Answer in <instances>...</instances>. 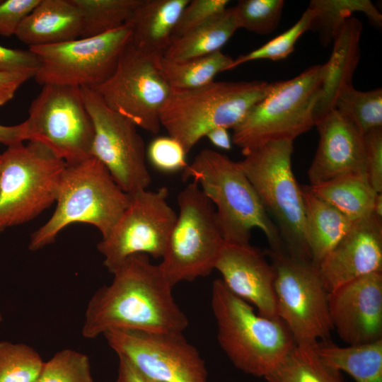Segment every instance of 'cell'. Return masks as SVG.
<instances>
[{"mask_svg":"<svg viewBox=\"0 0 382 382\" xmlns=\"http://www.w3.org/2000/svg\"><path fill=\"white\" fill-rule=\"evenodd\" d=\"M112 282L88 302L81 334L95 339L115 329L183 332L188 320L175 303L159 265L134 254L112 273Z\"/></svg>","mask_w":382,"mask_h":382,"instance_id":"cell-1","label":"cell"},{"mask_svg":"<svg viewBox=\"0 0 382 382\" xmlns=\"http://www.w3.org/2000/svg\"><path fill=\"white\" fill-rule=\"evenodd\" d=\"M215 207L225 242L248 245L253 228L262 231L273 250L284 249L279 232L238 162L209 149H202L183 170Z\"/></svg>","mask_w":382,"mask_h":382,"instance_id":"cell-2","label":"cell"},{"mask_svg":"<svg viewBox=\"0 0 382 382\" xmlns=\"http://www.w3.org/2000/svg\"><path fill=\"white\" fill-rule=\"evenodd\" d=\"M211 306L219 345L234 366L246 374L265 378L296 345L279 318L255 313L221 279L212 282Z\"/></svg>","mask_w":382,"mask_h":382,"instance_id":"cell-3","label":"cell"},{"mask_svg":"<svg viewBox=\"0 0 382 382\" xmlns=\"http://www.w3.org/2000/svg\"><path fill=\"white\" fill-rule=\"evenodd\" d=\"M129 202V195L114 180L95 157L66 164L49 220L30 236L29 250L36 251L54 242L70 224L85 223L96 227L105 237Z\"/></svg>","mask_w":382,"mask_h":382,"instance_id":"cell-4","label":"cell"},{"mask_svg":"<svg viewBox=\"0 0 382 382\" xmlns=\"http://www.w3.org/2000/svg\"><path fill=\"white\" fill-rule=\"evenodd\" d=\"M265 81H214L193 89H172L160 123L187 154L212 129L233 128L269 91Z\"/></svg>","mask_w":382,"mask_h":382,"instance_id":"cell-5","label":"cell"},{"mask_svg":"<svg viewBox=\"0 0 382 382\" xmlns=\"http://www.w3.org/2000/svg\"><path fill=\"white\" fill-rule=\"evenodd\" d=\"M323 64L286 81L272 82L267 93L233 128L232 142L243 154L279 141H294L315 126Z\"/></svg>","mask_w":382,"mask_h":382,"instance_id":"cell-6","label":"cell"},{"mask_svg":"<svg viewBox=\"0 0 382 382\" xmlns=\"http://www.w3.org/2000/svg\"><path fill=\"white\" fill-rule=\"evenodd\" d=\"M293 151V141H274L247 152L238 163L276 225L285 250L311 260L302 189L291 168Z\"/></svg>","mask_w":382,"mask_h":382,"instance_id":"cell-7","label":"cell"},{"mask_svg":"<svg viewBox=\"0 0 382 382\" xmlns=\"http://www.w3.org/2000/svg\"><path fill=\"white\" fill-rule=\"evenodd\" d=\"M0 233L26 223L56 202L66 162L41 143L8 146L1 154Z\"/></svg>","mask_w":382,"mask_h":382,"instance_id":"cell-8","label":"cell"},{"mask_svg":"<svg viewBox=\"0 0 382 382\" xmlns=\"http://www.w3.org/2000/svg\"><path fill=\"white\" fill-rule=\"evenodd\" d=\"M179 214L159 265L173 287L209 275L224 244L213 204L192 182L178 194Z\"/></svg>","mask_w":382,"mask_h":382,"instance_id":"cell-9","label":"cell"},{"mask_svg":"<svg viewBox=\"0 0 382 382\" xmlns=\"http://www.w3.org/2000/svg\"><path fill=\"white\" fill-rule=\"evenodd\" d=\"M274 271L278 317L297 345H314L329 340L333 328L328 295L318 267L311 260L293 256L285 249H268Z\"/></svg>","mask_w":382,"mask_h":382,"instance_id":"cell-10","label":"cell"},{"mask_svg":"<svg viewBox=\"0 0 382 382\" xmlns=\"http://www.w3.org/2000/svg\"><path fill=\"white\" fill-rule=\"evenodd\" d=\"M23 122L26 140L42 144L66 164L91 156L94 129L81 88L43 85Z\"/></svg>","mask_w":382,"mask_h":382,"instance_id":"cell-11","label":"cell"},{"mask_svg":"<svg viewBox=\"0 0 382 382\" xmlns=\"http://www.w3.org/2000/svg\"><path fill=\"white\" fill-rule=\"evenodd\" d=\"M131 36L125 25L93 37L30 47L40 63L34 78L42 86L93 88L112 74Z\"/></svg>","mask_w":382,"mask_h":382,"instance_id":"cell-12","label":"cell"},{"mask_svg":"<svg viewBox=\"0 0 382 382\" xmlns=\"http://www.w3.org/2000/svg\"><path fill=\"white\" fill-rule=\"evenodd\" d=\"M168 194L166 187H161L129 195L127 208L97 244L110 273L134 254L162 258L178 215L167 202Z\"/></svg>","mask_w":382,"mask_h":382,"instance_id":"cell-13","label":"cell"},{"mask_svg":"<svg viewBox=\"0 0 382 382\" xmlns=\"http://www.w3.org/2000/svg\"><path fill=\"white\" fill-rule=\"evenodd\" d=\"M81 91L94 129L91 156L106 168L127 194L147 189L151 177L146 164L145 144L137 127L109 108L93 89L81 88Z\"/></svg>","mask_w":382,"mask_h":382,"instance_id":"cell-14","label":"cell"},{"mask_svg":"<svg viewBox=\"0 0 382 382\" xmlns=\"http://www.w3.org/2000/svg\"><path fill=\"white\" fill-rule=\"evenodd\" d=\"M106 105L151 134L161 128L160 113L170 87L155 59L136 50L129 42L112 74L92 88Z\"/></svg>","mask_w":382,"mask_h":382,"instance_id":"cell-15","label":"cell"},{"mask_svg":"<svg viewBox=\"0 0 382 382\" xmlns=\"http://www.w3.org/2000/svg\"><path fill=\"white\" fill-rule=\"evenodd\" d=\"M117 356L159 382H207L204 361L183 332L130 329L103 335Z\"/></svg>","mask_w":382,"mask_h":382,"instance_id":"cell-16","label":"cell"},{"mask_svg":"<svg viewBox=\"0 0 382 382\" xmlns=\"http://www.w3.org/2000/svg\"><path fill=\"white\" fill-rule=\"evenodd\" d=\"M328 304L333 330L347 345L382 340V272L329 292Z\"/></svg>","mask_w":382,"mask_h":382,"instance_id":"cell-17","label":"cell"},{"mask_svg":"<svg viewBox=\"0 0 382 382\" xmlns=\"http://www.w3.org/2000/svg\"><path fill=\"white\" fill-rule=\"evenodd\" d=\"M317 267L328 293L356 279L382 272V219L372 214L354 222Z\"/></svg>","mask_w":382,"mask_h":382,"instance_id":"cell-18","label":"cell"},{"mask_svg":"<svg viewBox=\"0 0 382 382\" xmlns=\"http://www.w3.org/2000/svg\"><path fill=\"white\" fill-rule=\"evenodd\" d=\"M221 280L235 295L254 305L257 313L279 318L274 294V271L260 249L224 242L215 263Z\"/></svg>","mask_w":382,"mask_h":382,"instance_id":"cell-19","label":"cell"},{"mask_svg":"<svg viewBox=\"0 0 382 382\" xmlns=\"http://www.w3.org/2000/svg\"><path fill=\"white\" fill-rule=\"evenodd\" d=\"M319 141L308 170L310 185L353 174H366L363 135L335 108L316 124Z\"/></svg>","mask_w":382,"mask_h":382,"instance_id":"cell-20","label":"cell"},{"mask_svg":"<svg viewBox=\"0 0 382 382\" xmlns=\"http://www.w3.org/2000/svg\"><path fill=\"white\" fill-rule=\"evenodd\" d=\"M361 22L355 17L345 21L333 39L328 61L323 64L319 98L314 110L316 122L334 108L336 98L352 77L360 58Z\"/></svg>","mask_w":382,"mask_h":382,"instance_id":"cell-21","label":"cell"},{"mask_svg":"<svg viewBox=\"0 0 382 382\" xmlns=\"http://www.w3.org/2000/svg\"><path fill=\"white\" fill-rule=\"evenodd\" d=\"M81 30V15L72 0H40L15 35L30 48L78 39Z\"/></svg>","mask_w":382,"mask_h":382,"instance_id":"cell-22","label":"cell"},{"mask_svg":"<svg viewBox=\"0 0 382 382\" xmlns=\"http://www.w3.org/2000/svg\"><path fill=\"white\" fill-rule=\"evenodd\" d=\"M190 0H141L128 25L130 43L154 59L163 56L172 41V33Z\"/></svg>","mask_w":382,"mask_h":382,"instance_id":"cell-23","label":"cell"},{"mask_svg":"<svg viewBox=\"0 0 382 382\" xmlns=\"http://www.w3.org/2000/svg\"><path fill=\"white\" fill-rule=\"evenodd\" d=\"M306 236L311 260L318 266L346 236L354 222L313 194L308 185L301 187Z\"/></svg>","mask_w":382,"mask_h":382,"instance_id":"cell-24","label":"cell"},{"mask_svg":"<svg viewBox=\"0 0 382 382\" xmlns=\"http://www.w3.org/2000/svg\"><path fill=\"white\" fill-rule=\"evenodd\" d=\"M314 349L325 364L356 382H382V340L345 347L326 340L316 342Z\"/></svg>","mask_w":382,"mask_h":382,"instance_id":"cell-25","label":"cell"},{"mask_svg":"<svg viewBox=\"0 0 382 382\" xmlns=\"http://www.w3.org/2000/svg\"><path fill=\"white\" fill-rule=\"evenodd\" d=\"M308 187L353 222L373 213L377 192L366 175H345Z\"/></svg>","mask_w":382,"mask_h":382,"instance_id":"cell-26","label":"cell"},{"mask_svg":"<svg viewBox=\"0 0 382 382\" xmlns=\"http://www.w3.org/2000/svg\"><path fill=\"white\" fill-rule=\"evenodd\" d=\"M238 29L233 7L207 23L174 39L164 57L176 62H183L209 55L220 51Z\"/></svg>","mask_w":382,"mask_h":382,"instance_id":"cell-27","label":"cell"},{"mask_svg":"<svg viewBox=\"0 0 382 382\" xmlns=\"http://www.w3.org/2000/svg\"><path fill=\"white\" fill-rule=\"evenodd\" d=\"M233 59L221 50L209 55L183 62L164 56L155 59L160 73L172 89L188 90L207 85L219 73L229 71Z\"/></svg>","mask_w":382,"mask_h":382,"instance_id":"cell-28","label":"cell"},{"mask_svg":"<svg viewBox=\"0 0 382 382\" xmlns=\"http://www.w3.org/2000/svg\"><path fill=\"white\" fill-rule=\"evenodd\" d=\"M314 345L296 344L281 364L265 377L267 382H346L341 371L320 359Z\"/></svg>","mask_w":382,"mask_h":382,"instance_id":"cell-29","label":"cell"},{"mask_svg":"<svg viewBox=\"0 0 382 382\" xmlns=\"http://www.w3.org/2000/svg\"><path fill=\"white\" fill-rule=\"evenodd\" d=\"M308 8L314 13L311 28L318 30L324 46L333 41L342 24L354 13H363L374 25H382V15L370 0H312Z\"/></svg>","mask_w":382,"mask_h":382,"instance_id":"cell-30","label":"cell"},{"mask_svg":"<svg viewBox=\"0 0 382 382\" xmlns=\"http://www.w3.org/2000/svg\"><path fill=\"white\" fill-rule=\"evenodd\" d=\"M82 18L80 37H90L128 23L141 0H72Z\"/></svg>","mask_w":382,"mask_h":382,"instance_id":"cell-31","label":"cell"},{"mask_svg":"<svg viewBox=\"0 0 382 382\" xmlns=\"http://www.w3.org/2000/svg\"><path fill=\"white\" fill-rule=\"evenodd\" d=\"M334 108L364 136L382 127V88L361 91L346 86L338 93Z\"/></svg>","mask_w":382,"mask_h":382,"instance_id":"cell-32","label":"cell"},{"mask_svg":"<svg viewBox=\"0 0 382 382\" xmlns=\"http://www.w3.org/2000/svg\"><path fill=\"white\" fill-rule=\"evenodd\" d=\"M44 363L30 345L0 341V382H37Z\"/></svg>","mask_w":382,"mask_h":382,"instance_id":"cell-33","label":"cell"},{"mask_svg":"<svg viewBox=\"0 0 382 382\" xmlns=\"http://www.w3.org/2000/svg\"><path fill=\"white\" fill-rule=\"evenodd\" d=\"M314 18L312 9L307 8L298 21L285 32L270 40L261 47L233 59L229 70L248 62L257 59L278 61L287 57L294 50L299 37L311 29Z\"/></svg>","mask_w":382,"mask_h":382,"instance_id":"cell-34","label":"cell"},{"mask_svg":"<svg viewBox=\"0 0 382 382\" xmlns=\"http://www.w3.org/2000/svg\"><path fill=\"white\" fill-rule=\"evenodd\" d=\"M284 6L283 0H241L233 10L238 29L267 35L278 26Z\"/></svg>","mask_w":382,"mask_h":382,"instance_id":"cell-35","label":"cell"},{"mask_svg":"<svg viewBox=\"0 0 382 382\" xmlns=\"http://www.w3.org/2000/svg\"><path fill=\"white\" fill-rule=\"evenodd\" d=\"M37 382H94L89 357L74 349H62L45 361Z\"/></svg>","mask_w":382,"mask_h":382,"instance_id":"cell-36","label":"cell"},{"mask_svg":"<svg viewBox=\"0 0 382 382\" xmlns=\"http://www.w3.org/2000/svg\"><path fill=\"white\" fill-rule=\"evenodd\" d=\"M227 0H190L172 33V40L207 23L228 8Z\"/></svg>","mask_w":382,"mask_h":382,"instance_id":"cell-37","label":"cell"},{"mask_svg":"<svg viewBox=\"0 0 382 382\" xmlns=\"http://www.w3.org/2000/svg\"><path fill=\"white\" fill-rule=\"evenodd\" d=\"M183 146L175 139L168 137H158L151 141L146 151V156L151 163L163 173H175L187 166Z\"/></svg>","mask_w":382,"mask_h":382,"instance_id":"cell-38","label":"cell"},{"mask_svg":"<svg viewBox=\"0 0 382 382\" xmlns=\"http://www.w3.org/2000/svg\"><path fill=\"white\" fill-rule=\"evenodd\" d=\"M366 174L373 189L382 192V127L364 136Z\"/></svg>","mask_w":382,"mask_h":382,"instance_id":"cell-39","label":"cell"},{"mask_svg":"<svg viewBox=\"0 0 382 382\" xmlns=\"http://www.w3.org/2000/svg\"><path fill=\"white\" fill-rule=\"evenodd\" d=\"M40 0H6L0 3V35L11 37Z\"/></svg>","mask_w":382,"mask_h":382,"instance_id":"cell-40","label":"cell"},{"mask_svg":"<svg viewBox=\"0 0 382 382\" xmlns=\"http://www.w3.org/2000/svg\"><path fill=\"white\" fill-rule=\"evenodd\" d=\"M39 64L37 56L30 50L12 49L0 45V71L35 75Z\"/></svg>","mask_w":382,"mask_h":382,"instance_id":"cell-41","label":"cell"},{"mask_svg":"<svg viewBox=\"0 0 382 382\" xmlns=\"http://www.w3.org/2000/svg\"><path fill=\"white\" fill-rule=\"evenodd\" d=\"M34 76L28 72L0 71V106L11 100L20 86Z\"/></svg>","mask_w":382,"mask_h":382,"instance_id":"cell-42","label":"cell"},{"mask_svg":"<svg viewBox=\"0 0 382 382\" xmlns=\"http://www.w3.org/2000/svg\"><path fill=\"white\" fill-rule=\"evenodd\" d=\"M118 358L116 382H159L143 374L125 357Z\"/></svg>","mask_w":382,"mask_h":382,"instance_id":"cell-43","label":"cell"},{"mask_svg":"<svg viewBox=\"0 0 382 382\" xmlns=\"http://www.w3.org/2000/svg\"><path fill=\"white\" fill-rule=\"evenodd\" d=\"M25 140V127L23 122L13 126L0 125V144L10 146L23 143Z\"/></svg>","mask_w":382,"mask_h":382,"instance_id":"cell-44","label":"cell"},{"mask_svg":"<svg viewBox=\"0 0 382 382\" xmlns=\"http://www.w3.org/2000/svg\"><path fill=\"white\" fill-rule=\"evenodd\" d=\"M205 137L216 147L223 150H230L232 147V139L228 129L216 127L209 131Z\"/></svg>","mask_w":382,"mask_h":382,"instance_id":"cell-45","label":"cell"},{"mask_svg":"<svg viewBox=\"0 0 382 382\" xmlns=\"http://www.w3.org/2000/svg\"><path fill=\"white\" fill-rule=\"evenodd\" d=\"M372 214L378 219H382V192L376 195Z\"/></svg>","mask_w":382,"mask_h":382,"instance_id":"cell-46","label":"cell"},{"mask_svg":"<svg viewBox=\"0 0 382 382\" xmlns=\"http://www.w3.org/2000/svg\"><path fill=\"white\" fill-rule=\"evenodd\" d=\"M2 165V156L0 154V173H1V168Z\"/></svg>","mask_w":382,"mask_h":382,"instance_id":"cell-47","label":"cell"},{"mask_svg":"<svg viewBox=\"0 0 382 382\" xmlns=\"http://www.w3.org/2000/svg\"><path fill=\"white\" fill-rule=\"evenodd\" d=\"M3 320V316L1 313V311H0V323Z\"/></svg>","mask_w":382,"mask_h":382,"instance_id":"cell-48","label":"cell"}]
</instances>
